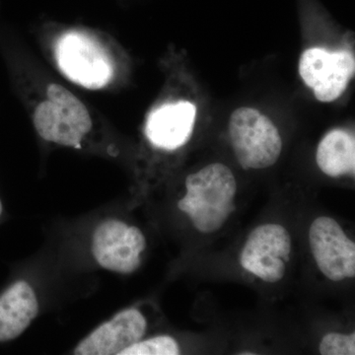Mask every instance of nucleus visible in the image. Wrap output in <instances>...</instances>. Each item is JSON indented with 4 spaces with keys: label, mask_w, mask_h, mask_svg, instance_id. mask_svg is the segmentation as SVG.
Returning a JSON list of instances; mask_svg holds the SVG:
<instances>
[{
    "label": "nucleus",
    "mask_w": 355,
    "mask_h": 355,
    "mask_svg": "<svg viewBox=\"0 0 355 355\" xmlns=\"http://www.w3.org/2000/svg\"><path fill=\"white\" fill-rule=\"evenodd\" d=\"M46 42L51 62L69 83L86 90L114 88L121 76V53L113 39L96 30L67 26Z\"/></svg>",
    "instance_id": "nucleus-1"
},
{
    "label": "nucleus",
    "mask_w": 355,
    "mask_h": 355,
    "mask_svg": "<svg viewBox=\"0 0 355 355\" xmlns=\"http://www.w3.org/2000/svg\"><path fill=\"white\" fill-rule=\"evenodd\" d=\"M94 113L62 83L49 81L32 101L31 119L44 141L80 149L96 127Z\"/></svg>",
    "instance_id": "nucleus-2"
},
{
    "label": "nucleus",
    "mask_w": 355,
    "mask_h": 355,
    "mask_svg": "<svg viewBox=\"0 0 355 355\" xmlns=\"http://www.w3.org/2000/svg\"><path fill=\"white\" fill-rule=\"evenodd\" d=\"M229 135L236 158L245 170L265 169L279 160L282 149L279 130L258 110H235L229 120Z\"/></svg>",
    "instance_id": "nucleus-3"
},
{
    "label": "nucleus",
    "mask_w": 355,
    "mask_h": 355,
    "mask_svg": "<svg viewBox=\"0 0 355 355\" xmlns=\"http://www.w3.org/2000/svg\"><path fill=\"white\" fill-rule=\"evenodd\" d=\"M146 239L139 228L119 219L103 221L92 237V254L110 272L130 275L139 268Z\"/></svg>",
    "instance_id": "nucleus-4"
},
{
    "label": "nucleus",
    "mask_w": 355,
    "mask_h": 355,
    "mask_svg": "<svg viewBox=\"0 0 355 355\" xmlns=\"http://www.w3.org/2000/svg\"><path fill=\"white\" fill-rule=\"evenodd\" d=\"M354 58L349 51L330 53L324 49H309L299 62L303 81L321 102L338 99L354 76Z\"/></svg>",
    "instance_id": "nucleus-5"
},
{
    "label": "nucleus",
    "mask_w": 355,
    "mask_h": 355,
    "mask_svg": "<svg viewBox=\"0 0 355 355\" xmlns=\"http://www.w3.org/2000/svg\"><path fill=\"white\" fill-rule=\"evenodd\" d=\"M197 108L188 100H167L156 105L144 123V135L154 148L175 151L190 140Z\"/></svg>",
    "instance_id": "nucleus-6"
},
{
    "label": "nucleus",
    "mask_w": 355,
    "mask_h": 355,
    "mask_svg": "<svg viewBox=\"0 0 355 355\" xmlns=\"http://www.w3.org/2000/svg\"><path fill=\"white\" fill-rule=\"evenodd\" d=\"M147 322L135 308L121 311L83 338L73 350L76 355L119 354L146 335Z\"/></svg>",
    "instance_id": "nucleus-7"
},
{
    "label": "nucleus",
    "mask_w": 355,
    "mask_h": 355,
    "mask_svg": "<svg viewBox=\"0 0 355 355\" xmlns=\"http://www.w3.org/2000/svg\"><path fill=\"white\" fill-rule=\"evenodd\" d=\"M311 251L324 277L340 282L345 261L355 258V244L343 232L340 224L331 217L321 216L311 224Z\"/></svg>",
    "instance_id": "nucleus-8"
},
{
    "label": "nucleus",
    "mask_w": 355,
    "mask_h": 355,
    "mask_svg": "<svg viewBox=\"0 0 355 355\" xmlns=\"http://www.w3.org/2000/svg\"><path fill=\"white\" fill-rule=\"evenodd\" d=\"M39 301L33 287L18 280L0 295V343L22 335L39 314Z\"/></svg>",
    "instance_id": "nucleus-9"
},
{
    "label": "nucleus",
    "mask_w": 355,
    "mask_h": 355,
    "mask_svg": "<svg viewBox=\"0 0 355 355\" xmlns=\"http://www.w3.org/2000/svg\"><path fill=\"white\" fill-rule=\"evenodd\" d=\"M317 164L321 171L336 178L355 172V141L350 133L331 130L320 142L317 149Z\"/></svg>",
    "instance_id": "nucleus-10"
},
{
    "label": "nucleus",
    "mask_w": 355,
    "mask_h": 355,
    "mask_svg": "<svg viewBox=\"0 0 355 355\" xmlns=\"http://www.w3.org/2000/svg\"><path fill=\"white\" fill-rule=\"evenodd\" d=\"M180 354L179 345L176 340L169 336H159L139 340L123 350L120 355H178Z\"/></svg>",
    "instance_id": "nucleus-11"
},
{
    "label": "nucleus",
    "mask_w": 355,
    "mask_h": 355,
    "mask_svg": "<svg viewBox=\"0 0 355 355\" xmlns=\"http://www.w3.org/2000/svg\"><path fill=\"white\" fill-rule=\"evenodd\" d=\"M320 354L322 355H354L355 334L342 335L331 333L324 336L320 343Z\"/></svg>",
    "instance_id": "nucleus-12"
},
{
    "label": "nucleus",
    "mask_w": 355,
    "mask_h": 355,
    "mask_svg": "<svg viewBox=\"0 0 355 355\" xmlns=\"http://www.w3.org/2000/svg\"><path fill=\"white\" fill-rule=\"evenodd\" d=\"M2 209H3V207H2L1 200H0V216H1L2 214Z\"/></svg>",
    "instance_id": "nucleus-13"
}]
</instances>
